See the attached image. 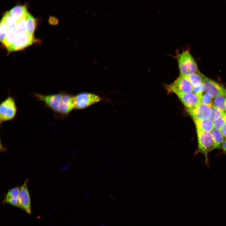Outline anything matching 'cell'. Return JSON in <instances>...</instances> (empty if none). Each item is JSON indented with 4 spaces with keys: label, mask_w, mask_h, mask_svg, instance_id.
<instances>
[{
    "label": "cell",
    "mask_w": 226,
    "mask_h": 226,
    "mask_svg": "<svg viewBox=\"0 0 226 226\" xmlns=\"http://www.w3.org/2000/svg\"><path fill=\"white\" fill-rule=\"evenodd\" d=\"M176 59L180 76H187L199 71L195 60L188 50L178 53Z\"/></svg>",
    "instance_id": "obj_1"
},
{
    "label": "cell",
    "mask_w": 226,
    "mask_h": 226,
    "mask_svg": "<svg viewBox=\"0 0 226 226\" xmlns=\"http://www.w3.org/2000/svg\"><path fill=\"white\" fill-rule=\"evenodd\" d=\"M198 148L195 154L199 153L202 154L205 158L207 165L209 163L208 154L212 150L214 149V143L212 134L211 132H206L196 130Z\"/></svg>",
    "instance_id": "obj_2"
},
{
    "label": "cell",
    "mask_w": 226,
    "mask_h": 226,
    "mask_svg": "<svg viewBox=\"0 0 226 226\" xmlns=\"http://www.w3.org/2000/svg\"><path fill=\"white\" fill-rule=\"evenodd\" d=\"M17 108L14 99L9 95L0 105V121L2 122L10 121L15 116Z\"/></svg>",
    "instance_id": "obj_3"
},
{
    "label": "cell",
    "mask_w": 226,
    "mask_h": 226,
    "mask_svg": "<svg viewBox=\"0 0 226 226\" xmlns=\"http://www.w3.org/2000/svg\"><path fill=\"white\" fill-rule=\"evenodd\" d=\"M167 90L177 95L181 94L192 92L194 87L188 78L179 75L173 83L166 86Z\"/></svg>",
    "instance_id": "obj_4"
},
{
    "label": "cell",
    "mask_w": 226,
    "mask_h": 226,
    "mask_svg": "<svg viewBox=\"0 0 226 226\" xmlns=\"http://www.w3.org/2000/svg\"><path fill=\"white\" fill-rule=\"evenodd\" d=\"M203 84L205 92L213 98L221 95L226 96V88L223 85L204 75Z\"/></svg>",
    "instance_id": "obj_5"
},
{
    "label": "cell",
    "mask_w": 226,
    "mask_h": 226,
    "mask_svg": "<svg viewBox=\"0 0 226 226\" xmlns=\"http://www.w3.org/2000/svg\"><path fill=\"white\" fill-rule=\"evenodd\" d=\"M75 109H81L86 108L101 100L99 96L94 94L82 93L75 96Z\"/></svg>",
    "instance_id": "obj_6"
},
{
    "label": "cell",
    "mask_w": 226,
    "mask_h": 226,
    "mask_svg": "<svg viewBox=\"0 0 226 226\" xmlns=\"http://www.w3.org/2000/svg\"><path fill=\"white\" fill-rule=\"evenodd\" d=\"M63 93L61 92L49 95L35 93L34 96L38 100L42 101L54 112L57 113Z\"/></svg>",
    "instance_id": "obj_7"
},
{
    "label": "cell",
    "mask_w": 226,
    "mask_h": 226,
    "mask_svg": "<svg viewBox=\"0 0 226 226\" xmlns=\"http://www.w3.org/2000/svg\"><path fill=\"white\" fill-rule=\"evenodd\" d=\"M28 182V180H26L19 187L18 207L30 214L31 213V200L27 186Z\"/></svg>",
    "instance_id": "obj_8"
},
{
    "label": "cell",
    "mask_w": 226,
    "mask_h": 226,
    "mask_svg": "<svg viewBox=\"0 0 226 226\" xmlns=\"http://www.w3.org/2000/svg\"><path fill=\"white\" fill-rule=\"evenodd\" d=\"M35 41L33 36L27 33L17 35L14 43L8 50L10 52L20 50L32 44Z\"/></svg>",
    "instance_id": "obj_9"
},
{
    "label": "cell",
    "mask_w": 226,
    "mask_h": 226,
    "mask_svg": "<svg viewBox=\"0 0 226 226\" xmlns=\"http://www.w3.org/2000/svg\"><path fill=\"white\" fill-rule=\"evenodd\" d=\"M194 120H204L209 119L212 113L210 107L201 102L195 108L187 111Z\"/></svg>",
    "instance_id": "obj_10"
},
{
    "label": "cell",
    "mask_w": 226,
    "mask_h": 226,
    "mask_svg": "<svg viewBox=\"0 0 226 226\" xmlns=\"http://www.w3.org/2000/svg\"><path fill=\"white\" fill-rule=\"evenodd\" d=\"M75 96L63 93L57 113L63 116L67 115L75 108Z\"/></svg>",
    "instance_id": "obj_11"
},
{
    "label": "cell",
    "mask_w": 226,
    "mask_h": 226,
    "mask_svg": "<svg viewBox=\"0 0 226 226\" xmlns=\"http://www.w3.org/2000/svg\"><path fill=\"white\" fill-rule=\"evenodd\" d=\"M177 96L187 111L195 108L201 102L200 98L193 92L179 94Z\"/></svg>",
    "instance_id": "obj_12"
},
{
    "label": "cell",
    "mask_w": 226,
    "mask_h": 226,
    "mask_svg": "<svg viewBox=\"0 0 226 226\" xmlns=\"http://www.w3.org/2000/svg\"><path fill=\"white\" fill-rule=\"evenodd\" d=\"M9 15L17 22L28 13L27 7L25 5H17L8 11Z\"/></svg>",
    "instance_id": "obj_13"
},
{
    "label": "cell",
    "mask_w": 226,
    "mask_h": 226,
    "mask_svg": "<svg viewBox=\"0 0 226 226\" xmlns=\"http://www.w3.org/2000/svg\"><path fill=\"white\" fill-rule=\"evenodd\" d=\"M19 193V187H16L10 189L6 194L3 202L14 206L18 207Z\"/></svg>",
    "instance_id": "obj_14"
},
{
    "label": "cell",
    "mask_w": 226,
    "mask_h": 226,
    "mask_svg": "<svg viewBox=\"0 0 226 226\" xmlns=\"http://www.w3.org/2000/svg\"><path fill=\"white\" fill-rule=\"evenodd\" d=\"M196 130L211 132L214 128L213 122L209 119L204 120H194Z\"/></svg>",
    "instance_id": "obj_15"
},
{
    "label": "cell",
    "mask_w": 226,
    "mask_h": 226,
    "mask_svg": "<svg viewBox=\"0 0 226 226\" xmlns=\"http://www.w3.org/2000/svg\"><path fill=\"white\" fill-rule=\"evenodd\" d=\"M204 75L199 71L192 73L186 77L194 87H197L203 84Z\"/></svg>",
    "instance_id": "obj_16"
},
{
    "label": "cell",
    "mask_w": 226,
    "mask_h": 226,
    "mask_svg": "<svg viewBox=\"0 0 226 226\" xmlns=\"http://www.w3.org/2000/svg\"><path fill=\"white\" fill-rule=\"evenodd\" d=\"M213 137L214 143V149L221 148L224 140L223 136L219 130L214 128L211 132Z\"/></svg>",
    "instance_id": "obj_17"
},
{
    "label": "cell",
    "mask_w": 226,
    "mask_h": 226,
    "mask_svg": "<svg viewBox=\"0 0 226 226\" xmlns=\"http://www.w3.org/2000/svg\"><path fill=\"white\" fill-rule=\"evenodd\" d=\"M17 37L15 28H8L5 40L3 43L7 49L14 42Z\"/></svg>",
    "instance_id": "obj_18"
},
{
    "label": "cell",
    "mask_w": 226,
    "mask_h": 226,
    "mask_svg": "<svg viewBox=\"0 0 226 226\" xmlns=\"http://www.w3.org/2000/svg\"><path fill=\"white\" fill-rule=\"evenodd\" d=\"M27 33L30 35L33 36L36 26V21L35 18L30 13L28 12L26 17Z\"/></svg>",
    "instance_id": "obj_19"
},
{
    "label": "cell",
    "mask_w": 226,
    "mask_h": 226,
    "mask_svg": "<svg viewBox=\"0 0 226 226\" xmlns=\"http://www.w3.org/2000/svg\"><path fill=\"white\" fill-rule=\"evenodd\" d=\"M24 16L17 23L16 33L17 35L26 34L27 32L26 17Z\"/></svg>",
    "instance_id": "obj_20"
},
{
    "label": "cell",
    "mask_w": 226,
    "mask_h": 226,
    "mask_svg": "<svg viewBox=\"0 0 226 226\" xmlns=\"http://www.w3.org/2000/svg\"><path fill=\"white\" fill-rule=\"evenodd\" d=\"M214 105L222 111L226 112V96L221 95L215 98L213 100Z\"/></svg>",
    "instance_id": "obj_21"
},
{
    "label": "cell",
    "mask_w": 226,
    "mask_h": 226,
    "mask_svg": "<svg viewBox=\"0 0 226 226\" xmlns=\"http://www.w3.org/2000/svg\"><path fill=\"white\" fill-rule=\"evenodd\" d=\"M212 113L209 119L213 122L216 121L224 113V112L219 108L213 105L212 107Z\"/></svg>",
    "instance_id": "obj_22"
},
{
    "label": "cell",
    "mask_w": 226,
    "mask_h": 226,
    "mask_svg": "<svg viewBox=\"0 0 226 226\" xmlns=\"http://www.w3.org/2000/svg\"><path fill=\"white\" fill-rule=\"evenodd\" d=\"M8 30L7 24L2 18L0 22V39L1 43H3Z\"/></svg>",
    "instance_id": "obj_23"
},
{
    "label": "cell",
    "mask_w": 226,
    "mask_h": 226,
    "mask_svg": "<svg viewBox=\"0 0 226 226\" xmlns=\"http://www.w3.org/2000/svg\"><path fill=\"white\" fill-rule=\"evenodd\" d=\"M213 98L208 93H203L200 97L201 102L212 108L214 105Z\"/></svg>",
    "instance_id": "obj_24"
},
{
    "label": "cell",
    "mask_w": 226,
    "mask_h": 226,
    "mask_svg": "<svg viewBox=\"0 0 226 226\" xmlns=\"http://www.w3.org/2000/svg\"><path fill=\"white\" fill-rule=\"evenodd\" d=\"M213 123L214 128L219 130L226 124V112L224 113Z\"/></svg>",
    "instance_id": "obj_25"
},
{
    "label": "cell",
    "mask_w": 226,
    "mask_h": 226,
    "mask_svg": "<svg viewBox=\"0 0 226 226\" xmlns=\"http://www.w3.org/2000/svg\"><path fill=\"white\" fill-rule=\"evenodd\" d=\"M204 91V88L202 84L199 86L194 87L193 92L200 98Z\"/></svg>",
    "instance_id": "obj_26"
},
{
    "label": "cell",
    "mask_w": 226,
    "mask_h": 226,
    "mask_svg": "<svg viewBox=\"0 0 226 226\" xmlns=\"http://www.w3.org/2000/svg\"><path fill=\"white\" fill-rule=\"evenodd\" d=\"M49 22L51 24L56 25L58 23V20L56 18L51 17L49 18Z\"/></svg>",
    "instance_id": "obj_27"
},
{
    "label": "cell",
    "mask_w": 226,
    "mask_h": 226,
    "mask_svg": "<svg viewBox=\"0 0 226 226\" xmlns=\"http://www.w3.org/2000/svg\"><path fill=\"white\" fill-rule=\"evenodd\" d=\"M220 132L225 138H226V124L219 130Z\"/></svg>",
    "instance_id": "obj_28"
},
{
    "label": "cell",
    "mask_w": 226,
    "mask_h": 226,
    "mask_svg": "<svg viewBox=\"0 0 226 226\" xmlns=\"http://www.w3.org/2000/svg\"><path fill=\"white\" fill-rule=\"evenodd\" d=\"M221 148L226 153V138L224 139Z\"/></svg>",
    "instance_id": "obj_29"
},
{
    "label": "cell",
    "mask_w": 226,
    "mask_h": 226,
    "mask_svg": "<svg viewBox=\"0 0 226 226\" xmlns=\"http://www.w3.org/2000/svg\"><path fill=\"white\" fill-rule=\"evenodd\" d=\"M105 191V190L103 189H100V190H99V192L100 193H102L104 191Z\"/></svg>",
    "instance_id": "obj_30"
}]
</instances>
